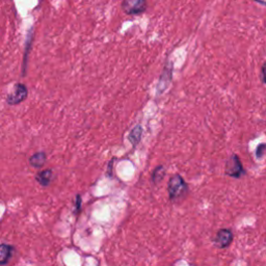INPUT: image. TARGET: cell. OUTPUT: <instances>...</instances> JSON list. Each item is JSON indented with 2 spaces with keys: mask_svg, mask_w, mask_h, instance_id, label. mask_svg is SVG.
Wrapping results in <instances>:
<instances>
[{
  "mask_svg": "<svg viewBox=\"0 0 266 266\" xmlns=\"http://www.w3.org/2000/svg\"><path fill=\"white\" fill-rule=\"evenodd\" d=\"M188 191V185L183 179V177L179 174L171 177L168 183V192L169 198L172 202H176L185 197Z\"/></svg>",
  "mask_w": 266,
  "mask_h": 266,
  "instance_id": "1",
  "label": "cell"
},
{
  "mask_svg": "<svg viewBox=\"0 0 266 266\" xmlns=\"http://www.w3.org/2000/svg\"><path fill=\"white\" fill-rule=\"evenodd\" d=\"M225 174L232 178H241L242 176L245 175V170L243 169V166L240 162V158L238 155L233 154L230 156V158L226 163L225 167Z\"/></svg>",
  "mask_w": 266,
  "mask_h": 266,
  "instance_id": "2",
  "label": "cell"
},
{
  "mask_svg": "<svg viewBox=\"0 0 266 266\" xmlns=\"http://www.w3.org/2000/svg\"><path fill=\"white\" fill-rule=\"evenodd\" d=\"M28 97V88L23 83H17L14 86V90L7 97V103L9 105H18L25 101Z\"/></svg>",
  "mask_w": 266,
  "mask_h": 266,
  "instance_id": "3",
  "label": "cell"
},
{
  "mask_svg": "<svg viewBox=\"0 0 266 266\" xmlns=\"http://www.w3.org/2000/svg\"><path fill=\"white\" fill-rule=\"evenodd\" d=\"M148 4L146 0H124L122 10L127 15H139L147 10Z\"/></svg>",
  "mask_w": 266,
  "mask_h": 266,
  "instance_id": "4",
  "label": "cell"
},
{
  "mask_svg": "<svg viewBox=\"0 0 266 266\" xmlns=\"http://www.w3.org/2000/svg\"><path fill=\"white\" fill-rule=\"evenodd\" d=\"M233 233L230 229H221L218 231L214 243L219 249H226V247L230 246L233 241Z\"/></svg>",
  "mask_w": 266,
  "mask_h": 266,
  "instance_id": "5",
  "label": "cell"
},
{
  "mask_svg": "<svg viewBox=\"0 0 266 266\" xmlns=\"http://www.w3.org/2000/svg\"><path fill=\"white\" fill-rule=\"evenodd\" d=\"M15 253V247L11 244L3 243L0 245V264L7 265Z\"/></svg>",
  "mask_w": 266,
  "mask_h": 266,
  "instance_id": "6",
  "label": "cell"
},
{
  "mask_svg": "<svg viewBox=\"0 0 266 266\" xmlns=\"http://www.w3.org/2000/svg\"><path fill=\"white\" fill-rule=\"evenodd\" d=\"M172 67H167L165 68V72L163 73V75L161 76V79H159V83L157 86V92L159 94H162L165 92L166 88L169 86L171 80H172Z\"/></svg>",
  "mask_w": 266,
  "mask_h": 266,
  "instance_id": "7",
  "label": "cell"
},
{
  "mask_svg": "<svg viewBox=\"0 0 266 266\" xmlns=\"http://www.w3.org/2000/svg\"><path fill=\"white\" fill-rule=\"evenodd\" d=\"M53 178H55V175H53V172L50 169L41 171L37 174V176H35V180H37L42 186L50 185Z\"/></svg>",
  "mask_w": 266,
  "mask_h": 266,
  "instance_id": "8",
  "label": "cell"
},
{
  "mask_svg": "<svg viewBox=\"0 0 266 266\" xmlns=\"http://www.w3.org/2000/svg\"><path fill=\"white\" fill-rule=\"evenodd\" d=\"M46 161H47V156L45 152H37L32 156H30L29 164L31 167L35 169H41L46 164Z\"/></svg>",
  "mask_w": 266,
  "mask_h": 266,
  "instance_id": "9",
  "label": "cell"
},
{
  "mask_svg": "<svg viewBox=\"0 0 266 266\" xmlns=\"http://www.w3.org/2000/svg\"><path fill=\"white\" fill-rule=\"evenodd\" d=\"M141 135H143V128L140 125H136L128 135V139L133 147H136L139 144Z\"/></svg>",
  "mask_w": 266,
  "mask_h": 266,
  "instance_id": "10",
  "label": "cell"
},
{
  "mask_svg": "<svg viewBox=\"0 0 266 266\" xmlns=\"http://www.w3.org/2000/svg\"><path fill=\"white\" fill-rule=\"evenodd\" d=\"M166 176V169L164 166H158L154 172L152 173V182L157 185L159 182H162Z\"/></svg>",
  "mask_w": 266,
  "mask_h": 266,
  "instance_id": "11",
  "label": "cell"
},
{
  "mask_svg": "<svg viewBox=\"0 0 266 266\" xmlns=\"http://www.w3.org/2000/svg\"><path fill=\"white\" fill-rule=\"evenodd\" d=\"M265 151H266V144H260L257 147V149H256V153H255L256 154V157L258 159L262 158L263 155H264V153H265Z\"/></svg>",
  "mask_w": 266,
  "mask_h": 266,
  "instance_id": "12",
  "label": "cell"
},
{
  "mask_svg": "<svg viewBox=\"0 0 266 266\" xmlns=\"http://www.w3.org/2000/svg\"><path fill=\"white\" fill-rule=\"evenodd\" d=\"M261 80L264 84H266V62L261 67Z\"/></svg>",
  "mask_w": 266,
  "mask_h": 266,
  "instance_id": "13",
  "label": "cell"
},
{
  "mask_svg": "<svg viewBox=\"0 0 266 266\" xmlns=\"http://www.w3.org/2000/svg\"><path fill=\"white\" fill-rule=\"evenodd\" d=\"M80 207H81V197H80V194H77L76 196V212L77 214L80 211Z\"/></svg>",
  "mask_w": 266,
  "mask_h": 266,
  "instance_id": "14",
  "label": "cell"
},
{
  "mask_svg": "<svg viewBox=\"0 0 266 266\" xmlns=\"http://www.w3.org/2000/svg\"><path fill=\"white\" fill-rule=\"evenodd\" d=\"M259 5H263V6H266V3H258Z\"/></svg>",
  "mask_w": 266,
  "mask_h": 266,
  "instance_id": "15",
  "label": "cell"
}]
</instances>
